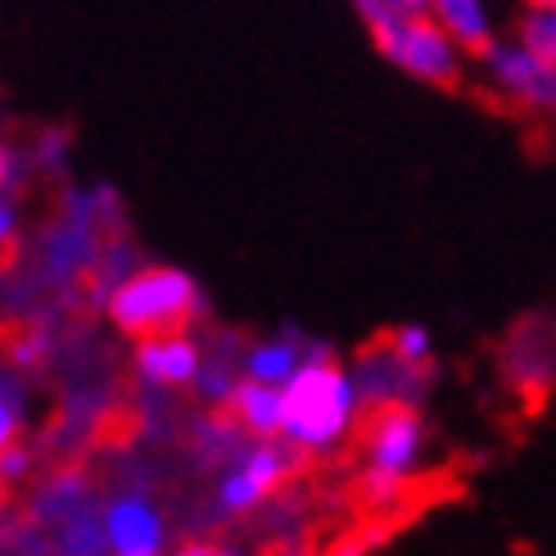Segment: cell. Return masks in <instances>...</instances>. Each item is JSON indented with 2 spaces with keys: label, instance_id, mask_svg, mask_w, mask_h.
Masks as SVG:
<instances>
[{
  "label": "cell",
  "instance_id": "cell-1",
  "mask_svg": "<svg viewBox=\"0 0 556 556\" xmlns=\"http://www.w3.org/2000/svg\"><path fill=\"white\" fill-rule=\"evenodd\" d=\"M281 407H286V443L303 453H330V448H349V434L357 426V399L353 371L336 363V353L326 344H313L303 367L281 384Z\"/></svg>",
  "mask_w": 556,
  "mask_h": 556
},
{
  "label": "cell",
  "instance_id": "cell-2",
  "mask_svg": "<svg viewBox=\"0 0 556 556\" xmlns=\"http://www.w3.org/2000/svg\"><path fill=\"white\" fill-rule=\"evenodd\" d=\"M104 313L136 344L159 336H190L194 321L204 317V294L181 267L150 263L131 271L118 290H109Z\"/></svg>",
  "mask_w": 556,
  "mask_h": 556
},
{
  "label": "cell",
  "instance_id": "cell-3",
  "mask_svg": "<svg viewBox=\"0 0 556 556\" xmlns=\"http://www.w3.org/2000/svg\"><path fill=\"white\" fill-rule=\"evenodd\" d=\"M367 33L376 50L399 73L426 81L434 91H466L470 87V54L443 33L426 10H399L389 5L367 18Z\"/></svg>",
  "mask_w": 556,
  "mask_h": 556
},
{
  "label": "cell",
  "instance_id": "cell-4",
  "mask_svg": "<svg viewBox=\"0 0 556 556\" xmlns=\"http://www.w3.org/2000/svg\"><path fill=\"white\" fill-rule=\"evenodd\" d=\"M470 87L493 109L525 123H556V64L539 60L511 33L493 37L470 60Z\"/></svg>",
  "mask_w": 556,
  "mask_h": 556
},
{
  "label": "cell",
  "instance_id": "cell-5",
  "mask_svg": "<svg viewBox=\"0 0 556 556\" xmlns=\"http://www.w3.org/2000/svg\"><path fill=\"white\" fill-rule=\"evenodd\" d=\"M426 416L412 403H363L357 426L349 434V448H357L367 476L416 484L421 476V453H426Z\"/></svg>",
  "mask_w": 556,
  "mask_h": 556
},
{
  "label": "cell",
  "instance_id": "cell-6",
  "mask_svg": "<svg viewBox=\"0 0 556 556\" xmlns=\"http://www.w3.org/2000/svg\"><path fill=\"white\" fill-rule=\"evenodd\" d=\"M497 376L525 403L556 394V308L520 313L497 340Z\"/></svg>",
  "mask_w": 556,
  "mask_h": 556
},
{
  "label": "cell",
  "instance_id": "cell-7",
  "mask_svg": "<svg viewBox=\"0 0 556 556\" xmlns=\"http://www.w3.org/2000/svg\"><path fill=\"white\" fill-rule=\"evenodd\" d=\"M353 384H357V399L363 403H412V407H421V399L434 384V363H407L380 330L376 340H367L363 349H357Z\"/></svg>",
  "mask_w": 556,
  "mask_h": 556
},
{
  "label": "cell",
  "instance_id": "cell-8",
  "mask_svg": "<svg viewBox=\"0 0 556 556\" xmlns=\"http://www.w3.org/2000/svg\"><path fill=\"white\" fill-rule=\"evenodd\" d=\"M299 453L303 448H281V443H258L254 453H249L227 480H222V507L227 511H249L258 507L267 493L281 489L294 470H299Z\"/></svg>",
  "mask_w": 556,
  "mask_h": 556
},
{
  "label": "cell",
  "instance_id": "cell-9",
  "mask_svg": "<svg viewBox=\"0 0 556 556\" xmlns=\"http://www.w3.org/2000/svg\"><path fill=\"white\" fill-rule=\"evenodd\" d=\"M217 426L222 430H240L258 443L281 439L286 430V407H281V384H263V380H240L227 389V403L217 407Z\"/></svg>",
  "mask_w": 556,
  "mask_h": 556
},
{
  "label": "cell",
  "instance_id": "cell-10",
  "mask_svg": "<svg viewBox=\"0 0 556 556\" xmlns=\"http://www.w3.org/2000/svg\"><path fill=\"white\" fill-rule=\"evenodd\" d=\"M104 539L114 556H159L163 525L146 497H118L104 516Z\"/></svg>",
  "mask_w": 556,
  "mask_h": 556
},
{
  "label": "cell",
  "instance_id": "cell-11",
  "mask_svg": "<svg viewBox=\"0 0 556 556\" xmlns=\"http://www.w3.org/2000/svg\"><path fill=\"white\" fill-rule=\"evenodd\" d=\"M136 371L150 384L163 389H181L200 376V349L190 336H159V340H141L136 344Z\"/></svg>",
  "mask_w": 556,
  "mask_h": 556
},
{
  "label": "cell",
  "instance_id": "cell-12",
  "mask_svg": "<svg viewBox=\"0 0 556 556\" xmlns=\"http://www.w3.org/2000/svg\"><path fill=\"white\" fill-rule=\"evenodd\" d=\"M426 14L470 54V60H476L493 37H503L489 0H426Z\"/></svg>",
  "mask_w": 556,
  "mask_h": 556
},
{
  "label": "cell",
  "instance_id": "cell-13",
  "mask_svg": "<svg viewBox=\"0 0 556 556\" xmlns=\"http://www.w3.org/2000/svg\"><path fill=\"white\" fill-rule=\"evenodd\" d=\"M313 349V344H308ZM308 349H299L294 340H276V344H258L249 353V380H263V384H286L299 367Z\"/></svg>",
  "mask_w": 556,
  "mask_h": 556
},
{
  "label": "cell",
  "instance_id": "cell-14",
  "mask_svg": "<svg viewBox=\"0 0 556 556\" xmlns=\"http://www.w3.org/2000/svg\"><path fill=\"white\" fill-rule=\"evenodd\" d=\"M511 37L520 46H530L539 60L556 64V5H543V10H520L516 14V27Z\"/></svg>",
  "mask_w": 556,
  "mask_h": 556
},
{
  "label": "cell",
  "instance_id": "cell-15",
  "mask_svg": "<svg viewBox=\"0 0 556 556\" xmlns=\"http://www.w3.org/2000/svg\"><path fill=\"white\" fill-rule=\"evenodd\" d=\"M371 547H376V534H367V530H349V534H340L336 543H330L326 556H371Z\"/></svg>",
  "mask_w": 556,
  "mask_h": 556
},
{
  "label": "cell",
  "instance_id": "cell-16",
  "mask_svg": "<svg viewBox=\"0 0 556 556\" xmlns=\"http://www.w3.org/2000/svg\"><path fill=\"white\" fill-rule=\"evenodd\" d=\"M14 443H18V412H14V403L0 399V453L14 448Z\"/></svg>",
  "mask_w": 556,
  "mask_h": 556
},
{
  "label": "cell",
  "instance_id": "cell-17",
  "mask_svg": "<svg viewBox=\"0 0 556 556\" xmlns=\"http://www.w3.org/2000/svg\"><path fill=\"white\" fill-rule=\"evenodd\" d=\"M173 556H231V552H222V547H213V543H186V547L173 552Z\"/></svg>",
  "mask_w": 556,
  "mask_h": 556
},
{
  "label": "cell",
  "instance_id": "cell-18",
  "mask_svg": "<svg viewBox=\"0 0 556 556\" xmlns=\"http://www.w3.org/2000/svg\"><path fill=\"white\" fill-rule=\"evenodd\" d=\"M10 236H18V231H14V213H10L5 204H0V244H5Z\"/></svg>",
  "mask_w": 556,
  "mask_h": 556
},
{
  "label": "cell",
  "instance_id": "cell-19",
  "mask_svg": "<svg viewBox=\"0 0 556 556\" xmlns=\"http://www.w3.org/2000/svg\"><path fill=\"white\" fill-rule=\"evenodd\" d=\"M5 181H10V150L0 146V186H5Z\"/></svg>",
  "mask_w": 556,
  "mask_h": 556
},
{
  "label": "cell",
  "instance_id": "cell-20",
  "mask_svg": "<svg viewBox=\"0 0 556 556\" xmlns=\"http://www.w3.org/2000/svg\"><path fill=\"white\" fill-rule=\"evenodd\" d=\"M520 10H543V5H556V0H516Z\"/></svg>",
  "mask_w": 556,
  "mask_h": 556
},
{
  "label": "cell",
  "instance_id": "cell-21",
  "mask_svg": "<svg viewBox=\"0 0 556 556\" xmlns=\"http://www.w3.org/2000/svg\"><path fill=\"white\" fill-rule=\"evenodd\" d=\"M5 507H10V484L0 480V516H5Z\"/></svg>",
  "mask_w": 556,
  "mask_h": 556
},
{
  "label": "cell",
  "instance_id": "cell-22",
  "mask_svg": "<svg viewBox=\"0 0 556 556\" xmlns=\"http://www.w3.org/2000/svg\"><path fill=\"white\" fill-rule=\"evenodd\" d=\"M399 10H426V0H394Z\"/></svg>",
  "mask_w": 556,
  "mask_h": 556
}]
</instances>
